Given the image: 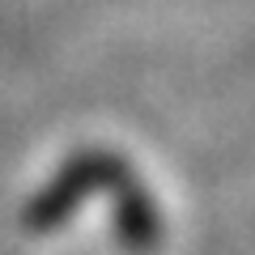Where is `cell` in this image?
Masks as SVG:
<instances>
[{"instance_id": "1", "label": "cell", "mask_w": 255, "mask_h": 255, "mask_svg": "<svg viewBox=\"0 0 255 255\" xmlns=\"http://www.w3.org/2000/svg\"><path fill=\"white\" fill-rule=\"evenodd\" d=\"M124 170H128V162L119 153H111V149H81V153H73L68 162L60 166V174L30 200L26 230H55L85 196L111 191Z\"/></svg>"}, {"instance_id": "2", "label": "cell", "mask_w": 255, "mask_h": 255, "mask_svg": "<svg viewBox=\"0 0 255 255\" xmlns=\"http://www.w3.org/2000/svg\"><path fill=\"white\" fill-rule=\"evenodd\" d=\"M111 200H115V226L124 238L128 251H153L162 243V217H157V204L149 200V191L140 187V179L128 166L119 174V183L111 187Z\"/></svg>"}]
</instances>
